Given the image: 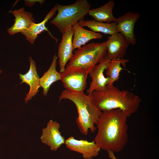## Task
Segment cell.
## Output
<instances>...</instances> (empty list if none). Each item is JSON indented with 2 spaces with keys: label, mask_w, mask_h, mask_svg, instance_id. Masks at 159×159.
<instances>
[{
  "label": "cell",
  "mask_w": 159,
  "mask_h": 159,
  "mask_svg": "<svg viewBox=\"0 0 159 159\" xmlns=\"http://www.w3.org/2000/svg\"><path fill=\"white\" fill-rule=\"evenodd\" d=\"M127 117L119 109L102 112L96 125L97 132L94 140L101 149L114 153L123 149L128 140Z\"/></svg>",
  "instance_id": "obj_1"
},
{
  "label": "cell",
  "mask_w": 159,
  "mask_h": 159,
  "mask_svg": "<svg viewBox=\"0 0 159 159\" xmlns=\"http://www.w3.org/2000/svg\"><path fill=\"white\" fill-rule=\"evenodd\" d=\"M91 94L95 105L101 112L119 109L128 117L137 111L141 101L135 94L120 90L113 85H108L102 91H94Z\"/></svg>",
  "instance_id": "obj_2"
},
{
  "label": "cell",
  "mask_w": 159,
  "mask_h": 159,
  "mask_svg": "<svg viewBox=\"0 0 159 159\" xmlns=\"http://www.w3.org/2000/svg\"><path fill=\"white\" fill-rule=\"evenodd\" d=\"M63 99L72 102L76 106L78 116L76 123L80 132L87 135L89 130L94 133L96 130L97 125L102 113L96 106L91 94L86 95L84 92H77L65 90L62 92L59 102Z\"/></svg>",
  "instance_id": "obj_3"
},
{
  "label": "cell",
  "mask_w": 159,
  "mask_h": 159,
  "mask_svg": "<svg viewBox=\"0 0 159 159\" xmlns=\"http://www.w3.org/2000/svg\"><path fill=\"white\" fill-rule=\"evenodd\" d=\"M57 13L50 21L62 34L69 27L84 19L91 5L87 0H77L69 5L56 4Z\"/></svg>",
  "instance_id": "obj_4"
},
{
  "label": "cell",
  "mask_w": 159,
  "mask_h": 159,
  "mask_svg": "<svg viewBox=\"0 0 159 159\" xmlns=\"http://www.w3.org/2000/svg\"><path fill=\"white\" fill-rule=\"evenodd\" d=\"M106 54V41L92 42L75 50L66 67L79 68L90 72Z\"/></svg>",
  "instance_id": "obj_5"
},
{
  "label": "cell",
  "mask_w": 159,
  "mask_h": 159,
  "mask_svg": "<svg viewBox=\"0 0 159 159\" xmlns=\"http://www.w3.org/2000/svg\"><path fill=\"white\" fill-rule=\"evenodd\" d=\"M89 72L75 67H66L61 73V80L65 90L75 92H84Z\"/></svg>",
  "instance_id": "obj_6"
},
{
  "label": "cell",
  "mask_w": 159,
  "mask_h": 159,
  "mask_svg": "<svg viewBox=\"0 0 159 159\" xmlns=\"http://www.w3.org/2000/svg\"><path fill=\"white\" fill-rule=\"evenodd\" d=\"M110 60L105 55L98 64L95 66L89 72L92 81L87 91V94H91L94 91H102L109 85V78L104 75V72Z\"/></svg>",
  "instance_id": "obj_7"
},
{
  "label": "cell",
  "mask_w": 159,
  "mask_h": 159,
  "mask_svg": "<svg viewBox=\"0 0 159 159\" xmlns=\"http://www.w3.org/2000/svg\"><path fill=\"white\" fill-rule=\"evenodd\" d=\"M140 17L139 13L129 11L116 18L115 22L118 33L122 35L130 44L133 45L137 40L134 33V26Z\"/></svg>",
  "instance_id": "obj_8"
},
{
  "label": "cell",
  "mask_w": 159,
  "mask_h": 159,
  "mask_svg": "<svg viewBox=\"0 0 159 159\" xmlns=\"http://www.w3.org/2000/svg\"><path fill=\"white\" fill-rule=\"evenodd\" d=\"M60 127L59 123L51 120L42 130L41 141L49 147L51 150H57L65 143V140L59 130Z\"/></svg>",
  "instance_id": "obj_9"
},
{
  "label": "cell",
  "mask_w": 159,
  "mask_h": 159,
  "mask_svg": "<svg viewBox=\"0 0 159 159\" xmlns=\"http://www.w3.org/2000/svg\"><path fill=\"white\" fill-rule=\"evenodd\" d=\"M64 144L69 149L81 154L85 159H92L97 156L101 150L94 140H77L72 136L65 140Z\"/></svg>",
  "instance_id": "obj_10"
},
{
  "label": "cell",
  "mask_w": 159,
  "mask_h": 159,
  "mask_svg": "<svg viewBox=\"0 0 159 159\" xmlns=\"http://www.w3.org/2000/svg\"><path fill=\"white\" fill-rule=\"evenodd\" d=\"M73 31L72 26L69 27L62 34L61 41L58 49V58L59 72L65 69L68 62L72 57L73 53L72 39Z\"/></svg>",
  "instance_id": "obj_11"
},
{
  "label": "cell",
  "mask_w": 159,
  "mask_h": 159,
  "mask_svg": "<svg viewBox=\"0 0 159 159\" xmlns=\"http://www.w3.org/2000/svg\"><path fill=\"white\" fill-rule=\"evenodd\" d=\"M106 42V55L110 60L123 58L130 44L122 35L117 33L110 35Z\"/></svg>",
  "instance_id": "obj_12"
},
{
  "label": "cell",
  "mask_w": 159,
  "mask_h": 159,
  "mask_svg": "<svg viewBox=\"0 0 159 159\" xmlns=\"http://www.w3.org/2000/svg\"><path fill=\"white\" fill-rule=\"evenodd\" d=\"M29 59L30 62V67L28 71L24 74H19V78L21 80L20 84L24 83L29 87V91L24 99L26 103L36 95L39 92V89L40 87V78L37 72L36 62L32 57H29Z\"/></svg>",
  "instance_id": "obj_13"
},
{
  "label": "cell",
  "mask_w": 159,
  "mask_h": 159,
  "mask_svg": "<svg viewBox=\"0 0 159 159\" xmlns=\"http://www.w3.org/2000/svg\"><path fill=\"white\" fill-rule=\"evenodd\" d=\"M11 13L15 17L14 24L7 29L8 33L11 35L24 32L35 23L32 13L26 11L24 7L12 11Z\"/></svg>",
  "instance_id": "obj_14"
},
{
  "label": "cell",
  "mask_w": 159,
  "mask_h": 159,
  "mask_svg": "<svg viewBox=\"0 0 159 159\" xmlns=\"http://www.w3.org/2000/svg\"><path fill=\"white\" fill-rule=\"evenodd\" d=\"M57 11V7L55 5L46 14L42 21L38 23L32 24L28 29L21 34L25 37L26 40L31 44L34 43L38 35L44 31H47L50 36L57 42L58 39L52 35L46 26V23L56 14Z\"/></svg>",
  "instance_id": "obj_15"
},
{
  "label": "cell",
  "mask_w": 159,
  "mask_h": 159,
  "mask_svg": "<svg viewBox=\"0 0 159 159\" xmlns=\"http://www.w3.org/2000/svg\"><path fill=\"white\" fill-rule=\"evenodd\" d=\"M73 31L72 44L73 50L80 48L90 41L93 39H100L103 35L84 29L77 22L72 26Z\"/></svg>",
  "instance_id": "obj_16"
},
{
  "label": "cell",
  "mask_w": 159,
  "mask_h": 159,
  "mask_svg": "<svg viewBox=\"0 0 159 159\" xmlns=\"http://www.w3.org/2000/svg\"><path fill=\"white\" fill-rule=\"evenodd\" d=\"M115 5V2L110 0L100 7L90 9L88 14L97 21L107 23L115 22L116 18L112 13Z\"/></svg>",
  "instance_id": "obj_17"
},
{
  "label": "cell",
  "mask_w": 159,
  "mask_h": 159,
  "mask_svg": "<svg viewBox=\"0 0 159 159\" xmlns=\"http://www.w3.org/2000/svg\"><path fill=\"white\" fill-rule=\"evenodd\" d=\"M58 57L54 55L48 70L40 78V85L43 88L42 94L46 96L51 85L54 82L60 80L61 73L56 70Z\"/></svg>",
  "instance_id": "obj_18"
},
{
  "label": "cell",
  "mask_w": 159,
  "mask_h": 159,
  "mask_svg": "<svg viewBox=\"0 0 159 159\" xmlns=\"http://www.w3.org/2000/svg\"><path fill=\"white\" fill-rule=\"evenodd\" d=\"M81 26L87 27L95 32H101L110 35L118 33L115 22L107 23L97 21L94 19L81 20L78 22Z\"/></svg>",
  "instance_id": "obj_19"
},
{
  "label": "cell",
  "mask_w": 159,
  "mask_h": 159,
  "mask_svg": "<svg viewBox=\"0 0 159 159\" xmlns=\"http://www.w3.org/2000/svg\"><path fill=\"white\" fill-rule=\"evenodd\" d=\"M128 61V59L123 58H116L110 60L106 72L107 77L109 78L108 85H113L115 82L118 80L120 73L124 69L121 65L124 67Z\"/></svg>",
  "instance_id": "obj_20"
},
{
  "label": "cell",
  "mask_w": 159,
  "mask_h": 159,
  "mask_svg": "<svg viewBox=\"0 0 159 159\" xmlns=\"http://www.w3.org/2000/svg\"><path fill=\"white\" fill-rule=\"evenodd\" d=\"M25 4L26 6L31 7L37 3H39L41 5H42L45 2L44 0H24Z\"/></svg>",
  "instance_id": "obj_21"
},
{
  "label": "cell",
  "mask_w": 159,
  "mask_h": 159,
  "mask_svg": "<svg viewBox=\"0 0 159 159\" xmlns=\"http://www.w3.org/2000/svg\"><path fill=\"white\" fill-rule=\"evenodd\" d=\"M109 158L111 159H117L115 156L114 153L110 150L107 151Z\"/></svg>",
  "instance_id": "obj_22"
},
{
  "label": "cell",
  "mask_w": 159,
  "mask_h": 159,
  "mask_svg": "<svg viewBox=\"0 0 159 159\" xmlns=\"http://www.w3.org/2000/svg\"><path fill=\"white\" fill-rule=\"evenodd\" d=\"M2 73V71L1 70H0V74H1Z\"/></svg>",
  "instance_id": "obj_23"
}]
</instances>
